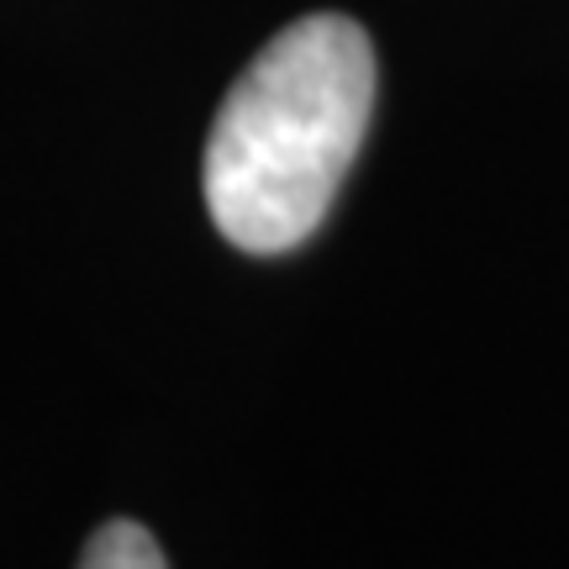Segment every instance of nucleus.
Instances as JSON below:
<instances>
[{"instance_id":"1","label":"nucleus","mask_w":569,"mask_h":569,"mask_svg":"<svg viewBox=\"0 0 569 569\" xmlns=\"http://www.w3.org/2000/svg\"><path fill=\"white\" fill-rule=\"evenodd\" d=\"M375 111V48L317 11L253 53L206 138V211L243 253H290L322 227Z\"/></svg>"},{"instance_id":"2","label":"nucleus","mask_w":569,"mask_h":569,"mask_svg":"<svg viewBox=\"0 0 569 569\" xmlns=\"http://www.w3.org/2000/svg\"><path fill=\"white\" fill-rule=\"evenodd\" d=\"M80 569H169V565H163V549L153 543V532L142 522L117 517V522L96 528V538L84 543Z\"/></svg>"}]
</instances>
